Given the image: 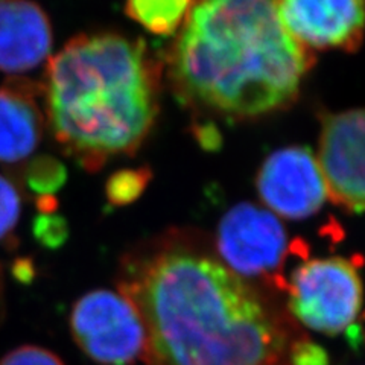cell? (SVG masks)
Masks as SVG:
<instances>
[{
    "mask_svg": "<svg viewBox=\"0 0 365 365\" xmlns=\"http://www.w3.org/2000/svg\"><path fill=\"white\" fill-rule=\"evenodd\" d=\"M118 287L143 319L148 365H289L304 335L195 235L170 232L134 250Z\"/></svg>",
    "mask_w": 365,
    "mask_h": 365,
    "instance_id": "1",
    "label": "cell"
},
{
    "mask_svg": "<svg viewBox=\"0 0 365 365\" xmlns=\"http://www.w3.org/2000/svg\"><path fill=\"white\" fill-rule=\"evenodd\" d=\"M314 61L284 28L277 0H202L168 63L182 104L241 122L289 107Z\"/></svg>",
    "mask_w": 365,
    "mask_h": 365,
    "instance_id": "2",
    "label": "cell"
},
{
    "mask_svg": "<svg viewBox=\"0 0 365 365\" xmlns=\"http://www.w3.org/2000/svg\"><path fill=\"white\" fill-rule=\"evenodd\" d=\"M162 66L142 40L79 36L49 60L46 118L55 140L86 170L134 154L158 114Z\"/></svg>",
    "mask_w": 365,
    "mask_h": 365,
    "instance_id": "3",
    "label": "cell"
},
{
    "mask_svg": "<svg viewBox=\"0 0 365 365\" xmlns=\"http://www.w3.org/2000/svg\"><path fill=\"white\" fill-rule=\"evenodd\" d=\"M216 250L222 264L239 277L259 280L280 292L287 291L283 269L288 256L306 257V244H289L277 216L251 202L237 204L222 216Z\"/></svg>",
    "mask_w": 365,
    "mask_h": 365,
    "instance_id": "4",
    "label": "cell"
},
{
    "mask_svg": "<svg viewBox=\"0 0 365 365\" xmlns=\"http://www.w3.org/2000/svg\"><path fill=\"white\" fill-rule=\"evenodd\" d=\"M284 292L291 317L317 332L336 335L359 318L362 284L353 260H306L294 269Z\"/></svg>",
    "mask_w": 365,
    "mask_h": 365,
    "instance_id": "5",
    "label": "cell"
},
{
    "mask_svg": "<svg viewBox=\"0 0 365 365\" xmlns=\"http://www.w3.org/2000/svg\"><path fill=\"white\" fill-rule=\"evenodd\" d=\"M71 330L79 349L99 365H133L146 356L143 319L120 292L98 289L83 295L72 309Z\"/></svg>",
    "mask_w": 365,
    "mask_h": 365,
    "instance_id": "6",
    "label": "cell"
},
{
    "mask_svg": "<svg viewBox=\"0 0 365 365\" xmlns=\"http://www.w3.org/2000/svg\"><path fill=\"white\" fill-rule=\"evenodd\" d=\"M318 168L327 197L347 213L364 210V111L326 114L319 134Z\"/></svg>",
    "mask_w": 365,
    "mask_h": 365,
    "instance_id": "7",
    "label": "cell"
},
{
    "mask_svg": "<svg viewBox=\"0 0 365 365\" xmlns=\"http://www.w3.org/2000/svg\"><path fill=\"white\" fill-rule=\"evenodd\" d=\"M256 187L269 210L295 221L315 215L327 197L317 160L306 146H288L267 157Z\"/></svg>",
    "mask_w": 365,
    "mask_h": 365,
    "instance_id": "8",
    "label": "cell"
},
{
    "mask_svg": "<svg viewBox=\"0 0 365 365\" xmlns=\"http://www.w3.org/2000/svg\"><path fill=\"white\" fill-rule=\"evenodd\" d=\"M279 16L306 49L356 51L362 41L364 0H277Z\"/></svg>",
    "mask_w": 365,
    "mask_h": 365,
    "instance_id": "9",
    "label": "cell"
},
{
    "mask_svg": "<svg viewBox=\"0 0 365 365\" xmlns=\"http://www.w3.org/2000/svg\"><path fill=\"white\" fill-rule=\"evenodd\" d=\"M52 49V26L31 0H0V72L25 73L40 66Z\"/></svg>",
    "mask_w": 365,
    "mask_h": 365,
    "instance_id": "10",
    "label": "cell"
},
{
    "mask_svg": "<svg viewBox=\"0 0 365 365\" xmlns=\"http://www.w3.org/2000/svg\"><path fill=\"white\" fill-rule=\"evenodd\" d=\"M40 91L25 78L8 79L0 87V163L23 162L40 145L44 127Z\"/></svg>",
    "mask_w": 365,
    "mask_h": 365,
    "instance_id": "11",
    "label": "cell"
},
{
    "mask_svg": "<svg viewBox=\"0 0 365 365\" xmlns=\"http://www.w3.org/2000/svg\"><path fill=\"white\" fill-rule=\"evenodd\" d=\"M193 0H127V16L155 36L169 37L186 21Z\"/></svg>",
    "mask_w": 365,
    "mask_h": 365,
    "instance_id": "12",
    "label": "cell"
},
{
    "mask_svg": "<svg viewBox=\"0 0 365 365\" xmlns=\"http://www.w3.org/2000/svg\"><path fill=\"white\" fill-rule=\"evenodd\" d=\"M150 181L151 170L146 166L119 170L108 178L106 186L107 200L114 207L128 205L142 195Z\"/></svg>",
    "mask_w": 365,
    "mask_h": 365,
    "instance_id": "13",
    "label": "cell"
},
{
    "mask_svg": "<svg viewBox=\"0 0 365 365\" xmlns=\"http://www.w3.org/2000/svg\"><path fill=\"white\" fill-rule=\"evenodd\" d=\"M66 181L64 166L52 157H41L34 160L28 169V182L29 186L41 193L44 197H51Z\"/></svg>",
    "mask_w": 365,
    "mask_h": 365,
    "instance_id": "14",
    "label": "cell"
},
{
    "mask_svg": "<svg viewBox=\"0 0 365 365\" xmlns=\"http://www.w3.org/2000/svg\"><path fill=\"white\" fill-rule=\"evenodd\" d=\"M21 213V198L16 185L0 174V242L14 233Z\"/></svg>",
    "mask_w": 365,
    "mask_h": 365,
    "instance_id": "15",
    "label": "cell"
},
{
    "mask_svg": "<svg viewBox=\"0 0 365 365\" xmlns=\"http://www.w3.org/2000/svg\"><path fill=\"white\" fill-rule=\"evenodd\" d=\"M0 365H64L53 351L38 346H21L0 359Z\"/></svg>",
    "mask_w": 365,
    "mask_h": 365,
    "instance_id": "16",
    "label": "cell"
},
{
    "mask_svg": "<svg viewBox=\"0 0 365 365\" xmlns=\"http://www.w3.org/2000/svg\"><path fill=\"white\" fill-rule=\"evenodd\" d=\"M327 351L309 339L302 335L294 341L289 351V365H329Z\"/></svg>",
    "mask_w": 365,
    "mask_h": 365,
    "instance_id": "17",
    "label": "cell"
},
{
    "mask_svg": "<svg viewBox=\"0 0 365 365\" xmlns=\"http://www.w3.org/2000/svg\"><path fill=\"white\" fill-rule=\"evenodd\" d=\"M37 232H38L40 237H43V241L46 244L51 247H56L66 239L67 227L63 220L51 218L49 216V218H43L40 221V225L37 227Z\"/></svg>",
    "mask_w": 365,
    "mask_h": 365,
    "instance_id": "18",
    "label": "cell"
}]
</instances>
